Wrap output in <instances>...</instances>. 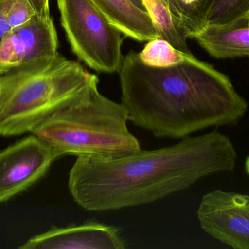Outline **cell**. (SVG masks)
Instances as JSON below:
<instances>
[{
    "instance_id": "cell-1",
    "label": "cell",
    "mask_w": 249,
    "mask_h": 249,
    "mask_svg": "<svg viewBox=\"0 0 249 249\" xmlns=\"http://www.w3.org/2000/svg\"><path fill=\"white\" fill-rule=\"evenodd\" d=\"M236 159L231 139L213 130L118 159L77 157L70 170L69 190L89 211L136 207L187 190L208 175L232 171Z\"/></svg>"
},
{
    "instance_id": "cell-2",
    "label": "cell",
    "mask_w": 249,
    "mask_h": 249,
    "mask_svg": "<svg viewBox=\"0 0 249 249\" xmlns=\"http://www.w3.org/2000/svg\"><path fill=\"white\" fill-rule=\"evenodd\" d=\"M118 73L128 121L158 138L183 139L212 126L232 125L248 110L230 77L194 56L154 67L130 51Z\"/></svg>"
},
{
    "instance_id": "cell-3",
    "label": "cell",
    "mask_w": 249,
    "mask_h": 249,
    "mask_svg": "<svg viewBox=\"0 0 249 249\" xmlns=\"http://www.w3.org/2000/svg\"><path fill=\"white\" fill-rule=\"evenodd\" d=\"M97 80L60 54L7 70L0 75V136L32 133Z\"/></svg>"
},
{
    "instance_id": "cell-4",
    "label": "cell",
    "mask_w": 249,
    "mask_h": 249,
    "mask_svg": "<svg viewBox=\"0 0 249 249\" xmlns=\"http://www.w3.org/2000/svg\"><path fill=\"white\" fill-rule=\"evenodd\" d=\"M99 81L90 83L74 102L32 132L59 158L118 159L142 149L127 128L125 107L102 95Z\"/></svg>"
},
{
    "instance_id": "cell-5",
    "label": "cell",
    "mask_w": 249,
    "mask_h": 249,
    "mask_svg": "<svg viewBox=\"0 0 249 249\" xmlns=\"http://www.w3.org/2000/svg\"><path fill=\"white\" fill-rule=\"evenodd\" d=\"M61 25L71 51L93 70L118 72L124 38L90 0H57Z\"/></svg>"
},
{
    "instance_id": "cell-6",
    "label": "cell",
    "mask_w": 249,
    "mask_h": 249,
    "mask_svg": "<svg viewBox=\"0 0 249 249\" xmlns=\"http://www.w3.org/2000/svg\"><path fill=\"white\" fill-rule=\"evenodd\" d=\"M200 228L235 249H249V196L216 190L205 194L197 212Z\"/></svg>"
},
{
    "instance_id": "cell-7",
    "label": "cell",
    "mask_w": 249,
    "mask_h": 249,
    "mask_svg": "<svg viewBox=\"0 0 249 249\" xmlns=\"http://www.w3.org/2000/svg\"><path fill=\"white\" fill-rule=\"evenodd\" d=\"M59 156L35 135L0 152V203L27 190Z\"/></svg>"
},
{
    "instance_id": "cell-8",
    "label": "cell",
    "mask_w": 249,
    "mask_h": 249,
    "mask_svg": "<svg viewBox=\"0 0 249 249\" xmlns=\"http://www.w3.org/2000/svg\"><path fill=\"white\" fill-rule=\"evenodd\" d=\"M58 52V35L51 16H37L7 32L0 42V75Z\"/></svg>"
},
{
    "instance_id": "cell-9",
    "label": "cell",
    "mask_w": 249,
    "mask_h": 249,
    "mask_svg": "<svg viewBox=\"0 0 249 249\" xmlns=\"http://www.w3.org/2000/svg\"><path fill=\"white\" fill-rule=\"evenodd\" d=\"M118 228L97 222L66 228L53 227L26 241L21 249H124Z\"/></svg>"
},
{
    "instance_id": "cell-10",
    "label": "cell",
    "mask_w": 249,
    "mask_h": 249,
    "mask_svg": "<svg viewBox=\"0 0 249 249\" xmlns=\"http://www.w3.org/2000/svg\"><path fill=\"white\" fill-rule=\"evenodd\" d=\"M124 36L136 40L149 41L160 38L149 13L130 0H90Z\"/></svg>"
},
{
    "instance_id": "cell-11",
    "label": "cell",
    "mask_w": 249,
    "mask_h": 249,
    "mask_svg": "<svg viewBox=\"0 0 249 249\" xmlns=\"http://www.w3.org/2000/svg\"><path fill=\"white\" fill-rule=\"evenodd\" d=\"M192 38L214 58L249 57V25L247 20L226 26H206Z\"/></svg>"
},
{
    "instance_id": "cell-12",
    "label": "cell",
    "mask_w": 249,
    "mask_h": 249,
    "mask_svg": "<svg viewBox=\"0 0 249 249\" xmlns=\"http://www.w3.org/2000/svg\"><path fill=\"white\" fill-rule=\"evenodd\" d=\"M37 16H51L50 0H0V42L11 29Z\"/></svg>"
},
{
    "instance_id": "cell-13",
    "label": "cell",
    "mask_w": 249,
    "mask_h": 249,
    "mask_svg": "<svg viewBox=\"0 0 249 249\" xmlns=\"http://www.w3.org/2000/svg\"><path fill=\"white\" fill-rule=\"evenodd\" d=\"M152 20L155 22L160 37L174 48L186 54H191L187 39V31L177 21L170 13L165 0H143Z\"/></svg>"
},
{
    "instance_id": "cell-14",
    "label": "cell",
    "mask_w": 249,
    "mask_h": 249,
    "mask_svg": "<svg viewBox=\"0 0 249 249\" xmlns=\"http://www.w3.org/2000/svg\"><path fill=\"white\" fill-rule=\"evenodd\" d=\"M170 13L187 31L189 38L206 25L213 0H165Z\"/></svg>"
},
{
    "instance_id": "cell-15",
    "label": "cell",
    "mask_w": 249,
    "mask_h": 249,
    "mask_svg": "<svg viewBox=\"0 0 249 249\" xmlns=\"http://www.w3.org/2000/svg\"><path fill=\"white\" fill-rule=\"evenodd\" d=\"M139 59L146 65L168 67L181 64L193 57L174 48L165 39L155 38L148 41L143 49L138 53Z\"/></svg>"
},
{
    "instance_id": "cell-16",
    "label": "cell",
    "mask_w": 249,
    "mask_h": 249,
    "mask_svg": "<svg viewBox=\"0 0 249 249\" xmlns=\"http://www.w3.org/2000/svg\"><path fill=\"white\" fill-rule=\"evenodd\" d=\"M249 0H213L206 26H226L247 20Z\"/></svg>"
},
{
    "instance_id": "cell-17",
    "label": "cell",
    "mask_w": 249,
    "mask_h": 249,
    "mask_svg": "<svg viewBox=\"0 0 249 249\" xmlns=\"http://www.w3.org/2000/svg\"><path fill=\"white\" fill-rule=\"evenodd\" d=\"M133 4H134L136 7H139L141 10H143V11L148 12L147 9H146V6H145L144 3H143V0H130Z\"/></svg>"
},
{
    "instance_id": "cell-18",
    "label": "cell",
    "mask_w": 249,
    "mask_h": 249,
    "mask_svg": "<svg viewBox=\"0 0 249 249\" xmlns=\"http://www.w3.org/2000/svg\"><path fill=\"white\" fill-rule=\"evenodd\" d=\"M246 171L249 175V156L247 158V162H246Z\"/></svg>"
},
{
    "instance_id": "cell-19",
    "label": "cell",
    "mask_w": 249,
    "mask_h": 249,
    "mask_svg": "<svg viewBox=\"0 0 249 249\" xmlns=\"http://www.w3.org/2000/svg\"><path fill=\"white\" fill-rule=\"evenodd\" d=\"M247 24L249 25V13L248 16H247Z\"/></svg>"
}]
</instances>
